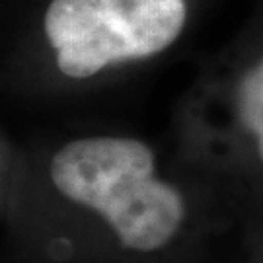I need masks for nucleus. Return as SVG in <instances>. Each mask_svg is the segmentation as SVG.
I'll return each instance as SVG.
<instances>
[{
	"instance_id": "f257e3e1",
	"label": "nucleus",
	"mask_w": 263,
	"mask_h": 263,
	"mask_svg": "<svg viewBox=\"0 0 263 263\" xmlns=\"http://www.w3.org/2000/svg\"><path fill=\"white\" fill-rule=\"evenodd\" d=\"M4 263H238L242 211L170 142L117 127L2 137Z\"/></svg>"
},
{
	"instance_id": "f03ea898",
	"label": "nucleus",
	"mask_w": 263,
	"mask_h": 263,
	"mask_svg": "<svg viewBox=\"0 0 263 263\" xmlns=\"http://www.w3.org/2000/svg\"><path fill=\"white\" fill-rule=\"evenodd\" d=\"M187 18V0H49L41 16L47 61L4 94L45 107L102 94L168 53Z\"/></svg>"
},
{
	"instance_id": "7ed1b4c3",
	"label": "nucleus",
	"mask_w": 263,
	"mask_h": 263,
	"mask_svg": "<svg viewBox=\"0 0 263 263\" xmlns=\"http://www.w3.org/2000/svg\"><path fill=\"white\" fill-rule=\"evenodd\" d=\"M170 142L240 207H263V47L209 66L179 98Z\"/></svg>"
},
{
	"instance_id": "20e7f679",
	"label": "nucleus",
	"mask_w": 263,
	"mask_h": 263,
	"mask_svg": "<svg viewBox=\"0 0 263 263\" xmlns=\"http://www.w3.org/2000/svg\"><path fill=\"white\" fill-rule=\"evenodd\" d=\"M238 263H263V207L246 209L242 215Z\"/></svg>"
}]
</instances>
